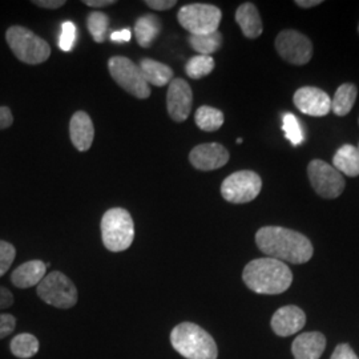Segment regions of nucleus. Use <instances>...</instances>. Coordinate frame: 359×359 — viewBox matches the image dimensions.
Masks as SVG:
<instances>
[{
    "label": "nucleus",
    "instance_id": "f257e3e1",
    "mask_svg": "<svg viewBox=\"0 0 359 359\" xmlns=\"http://www.w3.org/2000/svg\"><path fill=\"white\" fill-rule=\"evenodd\" d=\"M258 249L274 259L305 264L313 257L314 249L306 236L281 226H264L256 233Z\"/></svg>",
    "mask_w": 359,
    "mask_h": 359
},
{
    "label": "nucleus",
    "instance_id": "f03ea898",
    "mask_svg": "<svg viewBox=\"0 0 359 359\" xmlns=\"http://www.w3.org/2000/svg\"><path fill=\"white\" fill-rule=\"evenodd\" d=\"M243 280L257 294H281L293 283V273L283 261L264 257L250 261L245 266Z\"/></svg>",
    "mask_w": 359,
    "mask_h": 359
},
{
    "label": "nucleus",
    "instance_id": "7ed1b4c3",
    "mask_svg": "<svg viewBox=\"0 0 359 359\" xmlns=\"http://www.w3.org/2000/svg\"><path fill=\"white\" fill-rule=\"evenodd\" d=\"M173 348L187 359H217L218 347L213 337L193 322H182L170 332Z\"/></svg>",
    "mask_w": 359,
    "mask_h": 359
},
{
    "label": "nucleus",
    "instance_id": "20e7f679",
    "mask_svg": "<svg viewBox=\"0 0 359 359\" xmlns=\"http://www.w3.org/2000/svg\"><path fill=\"white\" fill-rule=\"evenodd\" d=\"M102 238L109 252L127 250L135 238V222L127 209L112 208L102 218Z\"/></svg>",
    "mask_w": 359,
    "mask_h": 359
},
{
    "label": "nucleus",
    "instance_id": "39448f33",
    "mask_svg": "<svg viewBox=\"0 0 359 359\" xmlns=\"http://www.w3.org/2000/svg\"><path fill=\"white\" fill-rule=\"evenodd\" d=\"M6 40L16 59L26 65H41L51 56L50 44L26 27H10L6 32Z\"/></svg>",
    "mask_w": 359,
    "mask_h": 359
},
{
    "label": "nucleus",
    "instance_id": "423d86ee",
    "mask_svg": "<svg viewBox=\"0 0 359 359\" xmlns=\"http://www.w3.org/2000/svg\"><path fill=\"white\" fill-rule=\"evenodd\" d=\"M36 293L47 305L57 309L74 308L79 299L75 283L62 271L48 273L39 283Z\"/></svg>",
    "mask_w": 359,
    "mask_h": 359
},
{
    "label": "nucleus",
    "instance_id": "0eeeda50",
    "mask_svg": "<svg viewBox=\"0 0 359 359\" xmlns=\"http://www.w3.org/2000/svg\"><path fill=\"white\" fill-rule=\"evenodd\" d=\"M177 19L191 35H205L218 31L222 13L213 4L193 3L180 8Z\"/></svg>",
    "mask_w": 359,
    "mask_h": 359
},
{
    "label": "nucleus",
    "instance_id": "6e6552de",
    "mask_svg": "<svg viewBox=\"0 0 359 359\" xmlns=\"http://www.w3.org/2000/svg\"><path fill=\"white\" fill-rule=\"evenodd\" d=\"M109 75L116 83L137 99H148L151 96L149 84L142 76V69L128 57L114 56L108 62Z\"/></svg>",
    "mask_w": 359,
    "mask_h": 359
},
{
    "label": "nucleus",
    "instance_id": "1a4fd4ad",
    "mask_svg": "<svg viewBox=\"0 0 359 359\" xmlns=\"http://www.w3.org/2000/svg\"><path fill=\"white\" fill-rule=\"evenodd\" d=\"M262 189V180L253 170H240L224 180L222 197L231 204H246L256 198Z\"/></svg>",
    "mask_w": 359,
    "mask_h": 359
},
{
    "label": "nucleus",
    "instance_id": "9d476101",
    "mask_svg": "<svg viewBox=\"0 0 359 359\" xmlns=\"http://www.w3.org/2000/svg\"><path fill=\"white\" fill-rule=\"evenodd\" d=\"M308 175L313 189L323 198H337L345 189L344 176L322 160L310 161Z\"/></svg>",
    "mask_w": 359,
    "mask_h": 359
},
{
    "label": "nucleus",
    "instance_id": "9b49d317",
    "mask_svg": "<svg viewBox=\"0 0 359 359\" xmlns=\"http://www.w3.org/2000/svg\"><path fill=\"white\" fill-rule=\"evenodd\" d=\"M276 48L287 63L308 65L313 56V46L304 34L294 29H285L276 39Z\"/></svg>",
    "mask_w": 359,
    "mask_h": 359
},
{
    "label": "nucleus",
    "instance_id": "f8f14e48",
    "mask_svg": "<svg viewBox=\"0 0 359 359\" xmlns=\"http://www.w3.org/2000/svg\"><path fill=\"white\" fill-rule=\"evenodd\" d=\"M193 93L184 79H173L169 83L167 95L168 114L176 123H184L192 111Z\"/></svg>",
    "mask_w": 359,
    "mask_h": 359
},
{
    "label": "nucleus",
    "instance_id": "ddd939ff",
    "mask_svg": "<svg viewBox=\"0 0 359 359\" xmlns=\"http://www.w3.org/2000/svg\"><path fill=\"white\" fill-rule=\"evenodd\" d=\"M294 105L305 115L322 117L332 111V99L325 90L316 87H302L295 90Z\"/></svg>",
    "mask_w": 359,
    "mask_h": 359
},
{
    "label": "nucleus",
    "instance_id": "4468645a",
    "mask_svg": "<svg viewBox=\"0 0 359 359\" xmlns=\"http://www.w3.org/2000/svg\"><path fill=\"white\" fill-rule=\"evenodd\" d=\"M229 157V152L224 145L209 142L194 147L189 154V161L196 169L208 172L226 165Z\"/></svg>",
    "mask_w": 359,
    "mask_h": 359
},
{
    "label": "nucleus",
    "instance_id": "2eb2a0df",
    "mask_svg": "<svg viewBox=\"0 0 359 359\" xmlns=\"http://www.w3.org/2000/svg\"><path fill=\"white\" fill-rule=\"evenodd\" d=\"M306 325L305 311L295 305L280 308L271 317L270 326L278 337H290L301 332Z\"/></svg>",
    "mask_w": 359,
    "mask_h": 359
},
{
    "label": "nucleus",
    "instance_id": "dca6fc26",
    "mask_svg": "<svg viewBox=\"0 0 359 359\" xmlns=\"http://www.w3.org/2000/svg\"><path fill=\"white\" fill-rule=\"evenodd\" d=\"M69 136L79 152H86L92 147L95 139V128L90 115L84 111H77L69 123Z\"/></svg>",
    "mask_w": 359,
    "mask_h": 359
},
{
    "label": "nucleus",
    "instance_id": "f3484780",
    "mask_svg": "<svg viewBox=\"0 0 359 359\" xmlns=\"http://www.w3.org/2000/svg\"><path fill=\"white\" fill-rule=\"evenodd\" d=\"M326 348V337L320 332H308L295 337L292 345L294 359H320Z\"/></svg>",
    "mask_w": 359,
    "mask_h": 359
},
{
    "label": "nucleus",
    "instance_id": "a211bd4d",
    "mask_svg": "<svg viewBox=\"0 0 359 359\" xmlns=\"http://www.w3.org/2000/svg\"><path fill=\"white\" fill-rule=\"evenodd\" d=\"M47 265L40 259H32L22 264L13 270L11 274V283L19 289H28L32 286H38L41 280L47 276Z\"/></svg>",
    "mask_w": 359,
    "mask_h": 359
},
{
    "label": "nucleus",
    "instance_id": "6ab92c4d",
    "mask_svg": "<svg viewBox=\"0 0 359 359\" xmlns=\"http://www.w3.org/2000/svg\"><path fill=\"white\" fill-rule=\"evenodd\" d=\"M236 22L248 39H257L262 34V20L253 3H244L237 8Z\"/></svg>",
    "mask_w": 359,
    "mask_h": 359
},
{
    "label": "nucleus",
    "instance_id": "aec40b11",
    "mask_svg": "<svg viewBox=\"0 0 359 359\" xmlns=\"http://www.w3.org/2000/svg\"><path fill=\"white\" fill-rule=\"evenodd\" d=\"M139 67L148 84L156 87H165L173 80V69L169 65L160 63L154 59H142Z\"/></svg>",
    "mask_w": 359,
    "mask_h": 359
},
{
    "label": "nucleus",
    "instance_id": "412c9836",
    "mask_svg": "<svg viewBox=\"0 0 359 359\" xmlns=\"http://www.w3.org/2000/svg\"><path fill=\"white\" fill-rule=\"evenodd\" d=\"M161 32V22L157 16L147 13L135 23V38L142 48H149Z\"/></svg>",
    "mask_w": 359,
    "mask_h": 359
},
{
    "label": "nucleus",
    "instance_id": "4be33fe9",
    "mask_svg": "<svg viewBox=\"0 0 359 359\" xmlns=\"http://www.w3.org/2000/svg\"><path fill=\"white\" fill-rule=\"evenodd\" d=\"M333 167L341 175H346L348 177L359 176L358 148L351 144L342 145L334 154Z\"/></svg>",
    "mask_w": 359,
    "mask_h": 359
},
{
    "label": "nucleus",
    "instance_id": "5701e85b",
    "mask_svg": "<svg viewBox=\"0 0 359 359\" xmlns=\"http://www.w3.org/2000/svg\"><path fill=\"white\" fill-rule=\"evenodd\" d=\"M358 90L354 84H342L334 95L332 100V111L337 116H346L354 107Z\"/></svg>",
    "mask_w": 359,
    "mask_h": 359
},
{
    "label": "nucleus",
    "instance_id": "b1692460",
    "mask_svg": "<svg viewBox=\"0 0 359 359\" xmlns=\"http://www.w3.org/2000/svg\"><path fill=\"white\" fill-rule=\"evenodd\" d=\"M10 348L13 355L19 359H29L35 357L39 353L40 344L39 339L29 333H22L15 335L11 339Z\"/></svg>",
    "mask_w": 359,
    "mask_h": 359
},
{
    "label": "nucleus",
    "instance_id": "393cba45",
    "mask_svg": "<svg viewBox=\"0 0 359 359\" xmlns=\"http://www.w3.org/2000/svg\"><path fill=\"white\" fill-rule=\"evenodd\" d=\"M196 126L205 132H216L224 124V114L213 107L203 105L194 115Z\"/></svg>",
    "mask_w": 359,
    "mask_h": 359
},
{
    "label": "nucleus",
    "instance_id": "a878e982",
    "mask_svg": "<svg viewBox=\"0 0 359 359\" xmlns=\"http://www.w3.org/2000/svg\"><path fill=\"white\" fill-rule=\"evenodd\" d=\"M191 47L198 55L210 56L212 53L217 52L222 46V34L219 31H215L205 35H191L188 39Z\"/></svg>",
    "mask_w": 359,
    "mask_h": 359
},
{
    "label": "nucleus",
    "instance_id": "bb28decb",
    "mask_svg": "<svg viewBox=\"0 0 359 359\" xmlns=\"http://www.w3.org/2000/svg\"><path fill=\"white\" fill-rule=\"evenodd\" d=\"M215 69V59L212 56L197 55L189 59L185 65V74L193 80H200L208 76Z\"/></svg>",
    "mask_w": 359,
    "mask_h": 359
},
{
    "label": "nucleus",
    "instance_id": "cd10ccee",
    "mask_svg": "<svg viewBox=\"0 0 359 359\" xmlns=\"http://www.w3.org/2000/svg\"><path fill=\"white\" fill-rule=\"evenodd\" d=\"M87 27L96 43H104L109 27V18L107 13H90L87 18Z\"/></svg>",
    "mask_w": 359,
    "mask_h": 359
},
{
    "label": "nucleus",
    "instance_id": "c85d7f7f",
    "mask_svg": "<svg viewBox=\"0 0 359 359\" xmlns=\"http://www.w3.org/2000/svg\"><path fill=\"white\" fill-rule=\"evenodd\" d=\"M283 129L286 139L292 142L294 147L301 145L302 142H305V135H304V130H302V127L299 124V120L293 114L287 112V114L283 115Z\"/></svg>",
    "mask_w": 359,
    "mask_h": 359
},
{
    "label": "nucleus",
    "instance_id": "c756f323",
    "mask_svg": "<svg viewBox=\"0 0 359 359\" xmlns=\"http://www.w3.org/2000/svg\"><path fill=\"white\" fill-rule=\"evenodd\" d=\"M76 41V26L72 22H65L62 25V34L57 41L60 50L65 52L72 51Z\"/></svg>",
    "mask_w": 359,
    "mask_h": 359
},
{
    "label": "nucleus",
    "instance_id": "7c9ffc66",
    "mask_svg": "<svg viewBox=\"0 0 359 359\" xmlns=\"http://www.w3.org/2000/svg\"><path fill=\"white\" fill-rule=\"evenodd\" d=\"M16 257V249L13 244L0 240V277H3L11 268Z\"/></svg>",
    "mask_w": 359,
    "mask_h": 359
},
{
    "label": "nucleus",
    "instance_id": "2f4dec72",
    "mask_svg": "<svg viewBox=\"0 0 359 359\" xmlns=\"http://www.w3.org/2000/svg\"><path fill=\"white\" fill-rule=\"evenodd\" d=\"M16 327V318L13 314L0 313V341L11 335Z\"/></svg>",
    "mask_w": 359,
    "mask_h": 359
},
{
    "label": "nucleus",
    "instance_id": "473e14b6",
    "mask_svg": "<svg viewBox=\"0 0 359 359\" xmlns=\"http://www.w3.org/2000/svg\"><path fill=\"white\" fill-rule=\"evenodd\" d=\"M330 359H359L355 351L351 348L348 344H339L334 348Z\"/></svg>",
    "mask_w": 359,
    "mask_h": 359
},
{
    "label": "nucleus",
    "instance_id": "72a5a7b5",
    "mask_svg": "<svg viewBox=\"0 0 359 359\" xmlns=\"http://www.w3.org/2000/svg\"><path fill=\"white\" fill-rule=\"evenodd\" d=\"M145 4L156 11H167L176 6V0H145Z\"/></svg>",
    "mask_w": 359,
    "mask_h": 359
},
{
    "label": "nucleus",
    "instance_id": "f704fd0d",
    "mask_svg": "<svg viewBox=\"0 0 359 359\" xmlns=\"http://www.w3.org/2000/svg\"><path fill=\"white\" fill-rule=\"evenodd\" d=\"M13 116L8 107H0V130L10 128L13 126Z\"/></svg>",
    "mask_w": 359,
    "mask_h": 359
},
{
    "label": "nucleus",
    "instance_id": "c9c22d12",
    "mask_svg": "<svg viewBox=\"0 0 359 359\" xmlns=\"http://www.w3.org/2000/svg\"><path fill=\"white\" fill-rule=\"evenodd\" d=\"M13 305V294L7 289L0 286V310L11 308Z\"/></svg>",
    "mask_w": 359,
    "mask_h": 359
},
{
    "label": "nucleus",
    "instance_id": "e433bc0d",
    "mask_svg": "<svg viewBox=\"0 0 359 359\" xmlns=\"http://www.w3.org/2000/svg\"><path fill=\"white\" fill-rule=\"evenodd\" d=\"M32 4L38 6L40 8H47V10H57L63 7L65 4V0H34Z\"/></svg>",
    "mask_w": 359,
    "mask_h": 359
},
{
    "label": "nucleus",
    "instance_id": "4c0bfd02",
    "mask_svg": "<svg viewBox=\"0 0 359 359\" xmlns=\"http://www.w3.org/2000/svg\"><path fill=\"white\" fill-rule=\"evenodd\" d=\"M109 38L115 43H127L132 38V32L129 31L128 28H124V29L112 32Z\"/></svg>",
    "mask_w": 359,
    "mask_h": 359
},
{
    "label": "nucleus",
    "instance_id": "58836bf2",
    "mask_svg": "<svg viewBox=\"0 0 359 359\" xmlns=\"http://www.w3.org/2000/svg\"><path fill=\"white\" fill-rule=\"evenodd\" d=\"M83 3L88 7H95V8H102L107 6L115 4L116 0H83Z\"/></svg>",
    "mask_w": 359,
    "mask_h": 359
},
{
    "label": "nucleus",
    "instance_id": "ea45409f",
    "mask_svg": "<svg viewBox=\"0 0 359 359\" xmlns=\"http://www.w3.org/2000/svg\"><path fill=\"white\" fill-rule=\"evenodd\" d=\"M321 0H297L295 4L302 7V8H310V7H316V6H320L321 4Z\"/></svg>",
    "mask_w": 359,
    "mask_h": 359
},
{
    "label": "nucleus",
    "instance_id": "a19ab883",
    "mask_svg": "<svg viewBox=\"0 0 359 359\" xmlns=\"http://www.w3.org/2000/svg\"><path fill=\"white\" fill-rule=\"evenodd\" d=\"M243 142V139H237V144H241Z\"/></svg>",
    "mask_w": 359,
    "mask_h": 359
},
{
    "label": "nucleus",
    "instance_id": "79ce46f5",
    "mask_svg": "<svg viewBox=\"0 0 359 359\" xmlns=\"http://www.w3.org/2000/svg\"><path fill=\"white\" fill-rule=\"evenodd\" d=\"M358 32H359V25H358Z\"/></svg>",
    "mask_w": 359,
    "mask_h": 359
},
{
    "label": "nucleus",
    "instance_id": "37998d69",
    "mask_svg": "<svg viewBox=\"0 0 359 359\" xmlns=\"http://www.w3.org/2000/svg\"><path fill=\"white\" fill-rule=\"evenodd\" d=\"M358 152H359V147H358Z\"/></svg>",
    "mask_w": 359,
    "mask_h": 359
}]
</instances>
